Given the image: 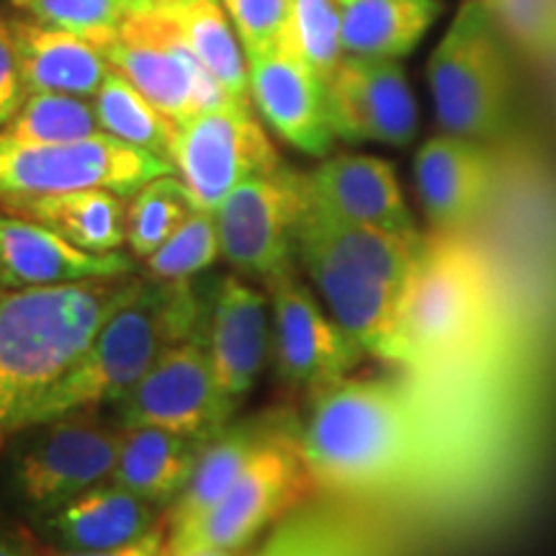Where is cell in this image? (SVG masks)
<instances>
[{"label": "cell", "instance_id": "obj_1", "mask_svg": "<svg viewBox=\"0 0 556 556\" xmlns=\"http://www.w3.org/2000/svg\"><path fill=\"white\" fill-rule=\"evenodd\" d=\"M137 283L139 278L119 276L5 291L0 302V446L37 426L41 407Z\"/></svg>", "mask_w": 556, "mask_h": 556}, {"label": "cell", "instance_id": "obj_2", "mask_svg": "<svg viewBox=\"0 0 556 556\" xmlns=\"http://www.w3.org/2000/svg\"><path fill=\"white\" fill-rule=\"evenodd\" d=\"M426 240L420 232L351 225L309 204L296 227V258L340 328L381 356Z\"/></svg>", "mask_w": 556, "mask_h": 556}, {"label": "cell", "instance_id": "obj_3", "mask_svg": "<svg viewBox=\"0 0 556 556\" xmlns=\"http://www.w3.org/2000/svg\"><path fill=\"white\" fill-rule=\"evenodd\" d=\"M312 397L299 441L319 490L364 495L384 490L407 469L415 417L400 387L343 377Z\"/></svg>", "mask_w": 556, "mask_h": 556}, {"label": "cell", "instance_id": "obj_4", "mask_svg": "<svg viewBox=\"0 0 556 556\" xmlns=\"http://www.w3.org/2000/svg\"><path fill=\"white\" fill-rule=\"evenodd\" d=\"M206 323V307L191 278H139L137 289L99 330L88 353L41 407L37 426L62 415L116 405L168 348Z\"/></svg>", "mask_w": 556, "mask_h": 556}, {"label": "cell", "instance_id": "obj_5", "mask_svg": "<svg viewBox=\"0 0 556 556\" xmlns=\"http://www.w3.org/2000/svg\"><path fill=\"white\" fill-rule=\"evenodd\" d=\"M484 312L482 263L456 235L438 232L426 240L381 358L413 368L446 364L475 343Z\"/></svg>", "mask_w": 556, "mask_h": 556}, {"label": "cell", "instance_id": "obj_6", "mask_svg": "<svg viewBox=\"0 0 556 556\" xmlns=\"http://www.w3.org/2000/svg\"><path fill=\"white\" fill-rule=\"evenodd\" d=\"M510 41L482 0H464L428 62L435 116L446 135L486 142L513 111Z\"/></svg>", "mask_w": 556, "mask_h": 556}, {"label": "cell", "instance_id": "obj_7", "mask_svg": "<svg viewBox=\"0 0 556 556\" xmlns=\"http://www.w3.org/2000/svg\"><path fill=\"white\" fill-rule=\"evenodd\" d=\"M13 438L5 482L24 510L45 518L114 477L124 428L99 420L90 409H78Z\"/></svg>", "mask_w": 556, "mask_h": 556}, {"label": "cell", "instance_id": "obj_8", "mask_svg": "<svg viewBox=\"0 0 556 556\" xmlns=\"http://www.w3.org/2000/svg\"><path fill=\"white\" fill-rule=\"evenodd\" d=\"M173 170L170 160L106 131L65 144L24 142L0 131V208L80 189H109L129 197Z\"/></svg>", "mask_w": 556, "mask_h": 556}, {"label": "cell", "instance_id": "obj_9", "mask_svg": "<svg viewBox=\"0 0 556 556\" xmlns=\"http://www.w3.org/2000/svg\"><path fill=\"white\" fill-rule=\"evenodd\" d=\"M319 490L304 458L299 430L283 420L274 435L250 458L245 471L232 484L225 500L170 552L191 546H212L240 552L258 533L287 518L309 495Z\"/></svg>", "mask_w": 556, "mask_h": 556}, {"label": "cell", "instance_id": "obj_10", "mask_svg": "<svg viewBox=\"0 0 556 556\" xmlns=\"http://www.w3.org/2000/svg\"><path fill=\"white\" fill-rule=\"evenodd\" d=\"M101 50L111 70L176 124L232 101L186 45L176 21L157 9L129 13Z\"/></svg>", "mask_w": 556, "mask_h": 556}, {"label": "cell", "instance_id": "obj_11", "mask_svg": "<svg viewBox=\"0 0 556 556\" xmlns=\"http://www.w3.org/2000/svg\"><path fill=\"white\" fill-rule=\"evenodd\" d=\"M114 407L122 428L152 426L206 443L219 435L238 405L214 374L206 323L184 343L168 348Z\"/></svg>", "mask_w": 556, "mask_h": 556}, {"label": "cell", "instance_id": "obj_12", "mask_svg": "<svg viewBox=\"0 0 556 556\" xmlns=\"http://www.w3.org/2000/svg\"><path fill=\"white\" fill-rule=\"evenodd\" d=\"M170 163L189 189L193 206L208 212L248 178L266 176L283 165L253 106L240 101H225L178 124Z\"/></svg>", "mask_w": 556, "mask_h": 556}, {"label": "cell", "instance_id": "obj_13", "mask_svg": "<svg viewBox=\"0 0 556 556\" xmlns=\"http://www.w3.org/2000/svg\"><path fill=\"white\" fill-rule=\"evenodd\" d=\"M309 206L307 173L281 165L248 178L214 208L219 253L240 276L266 281L294 266L296 227Z\"/></svg>", "mask_w": 556, "mask_h": 556}, {"label": "cell", "instance_id": "obj_14", "mask_svg": "<svg viewBox=\"0 0 556 556\" xmlns=\"http://www.w3.org/2000/svg\"><path fill=\"white\" fill-rule=\"evenodd\" d=\"M274 315V358L283 384L317 389L343 379L361 361V348L338 319L328 315L315 294L296 278L294 266L266 278Z\"/></svg>", "mask_w": 556, "mask_h": 556}, {"label": "cell", "instance_id": "obj_15", "mask_svg": "<svg viewBox=\"0 0 556 556\" xmlns=\"http://www.w3.org/2000/svg\"><path fill=\"white\" fill-rule=\"evenodd\" d=\"M325 90L330 127L345 142L405 148L415 139L417 103L397 60L345 54Z\"/></svg>", "mask_w": 556, "mask_h": 556}, {"label": "cell", "instance_id": "obj_16", "mask_svg": "<svg viewBox=\"0 0 556 556\" xmlns=\"http://www.w3.org/2000/svg\"><path fill=\"white\" fill-rule=\"evenodd\" d=\"M250 101L276 137L304 155L323 157L336 144L328 116V90L307 62L283 50L248 60Z\"/></svg>", "mask_w": 556, "mask_h": 556}, {"label": "cell", "instance_id": "obj_17", "mask_svg": "<svg viewBox=\"0 0 556 556\" xmlns=\"http://www.w3.org/2000/svg\"><path fill=\"white\" fill-rule=\"evenodd\" d=\"M268 296L242 276H225L206 315V340L219 387L235 405L248 397L270 356Z\"/></svg>", "mask_w": 556, "mask_h": 556}, {"label": "cell", "instance_id": "obj_18", "mask_svg": "<svg viewBox=\"0 0 556 556\" xmlns=\"http://www.w3.org/2000/svg\"><path fill=\"white\" fill-rule=\"evenodd\" d=\"M129 274L135 263L119 250L88 253L50 227L0 208V278L9 291Z\"/></svg>", "mask_w": 556, "mask_h": 556}, {"label": "cell", "instance_id": "obj_19", "mask_svg": "<svg viewBox=\"0 0 556 556\" xmlns=\"http://www.w3.org/2000/svg\"><path fill=\"white\" fill-rule=\"evenodd\" d=\"M309 204L351 225L417 232L392 165L374 155H336L307 173Z\"/></svg>", "mask_w": 556, "mask_h": 556}, {"label": "cell", "instance_id": "obj_20", "mask_svg": "<svg viewBox=\"0 0 556 556\" xmlns=\"http://www.w3.org/2000/svg\"><path fill=\"white\" fill-rule=\"evenodd\" d=\"M492 176V157L475 139L438 135L417 150V193L430 225L443 235L462 232L482 214Z\"/></svg>", "mask_w": 556, "mask_h": 556}, {"label": "cell", "instance_id": "obj_21", "mask_svg": "<svg viewBox=\"0 0 556 556\" xmlns=\"http://www.w3.org/2000/svg\"><path fill=\"white\" fill-rule=\"evenodd\" d=\"M26 93H67L96 99L111 73L99 45L24 16H9Z\"/></svg>", "mask_w": 556, "mask_h": 556}, {"label": "cell", "instance_id": "obj_22", "mask_svg": "<svg viewBox=\"0 0 556 556\" xmlns=\"http://www.w3.org/2000/svg\"><path fill=\"white\" fill-rule=\"evenodd\" d=\"M157 507L122 484L101 482L67 505L41 518V526L62 548L75 552H109L144 539L163 518Z\"/></svg>", "mask_w": 556, "mask_h": 556}, {"label": "cell", "instance_id": "obj_23", "mask_svg": "<svg viewBox=\"0 0 556 556\" xmlns=\"http://www.w3.org/2000/svg\"><path fill=\"white\" fill-rule=\"evenodd\" d=\"M283 420L278 417H250L242 422H229L219 435L201 448L197 469L180 492L170 513L165 516L170 531V544H178L217 507L238 477L245 471L250 458L258 454L263 443L276 433Z\"/></svg>", "mask_w": 556, "mask_h": 556}, {"label": "cell", "instance_id": "obj_24", "mask_svg": "<svg viewBox=\"0 0 556 556\" xmlns=\"http://www.w3.org/2000/svg\"><path fill=\"white\" fill-rule=\"evenodd\" d=\"M206 441L163 428H124L114 482L152 505H173L197 469Z\"/></svg>", "mask_w": 556, "mask_h": 556}, {"label": "cell", "instance_id": "obj_25", "mask_svg": "<svg viewBox=\"0 0 556 556\" xmlns=\"http://www.w3.org/2000/svg\"><path fill=\"white\" fill-rule=\"evenodd\" d=\"M345 54L358 58H405L420 45L441 0H338Z\"/></svg>", "mask_w": 556, "mask_h": 556}, {"label": "cell", "instance_id": "obj_26", "mask_svg": "<svg viewBox=\"0 0 556 556\" xmlns=\"http://www.w3.org/2000/svg\"><path fill=\"white\" fill-rule=\"evenodd\" d=\"M5 212L50 227L88 253H114L127 242V204L109 189H80L21 201Z\"/></svg>", "mask_w": 556, "mask_h": 556}, {"label": "cell", "instance_id": "obj_27", "mask_svg": "<svg viewBox=\"0 0 556 556\" xmlns=\"http://www.w3.org/2000/svg\"><path fill=\"white\" fill-rule=\"evenodd\" d=\"M157 11L168 13L212 78L232 101L250 103L248 54L222 0H165Z\"/></svg>", "mask_w": 556, "mask_h": 556}, {"label": "cell", "instance_id": "obj_28", "mask_svg": "<svg viewBox=\"0 0 556 556\" xmlns=\"http://www.w3.org/2000/svg\"><path fill=\"white\" fill-rule=\"evenodd\" d=\"M101 131L170 160V144L178 124L168 119L148 96L137 90L122 73L111 70L93 99Z\"/></svg>", "mask_w": 556, "mask_h": 556}, {"label": "cell", "instance_id": "obj_29", "mask_svg": "<svg viewBox=\"0 0 556 556\" xmlns=\"http://www.w3.org/2000/svg\"><path fill=\"white\" fill-rule=\"evenodd\" d=\"M193 208L197 206L189 189L173 173L144 184L127 206V242L131 255L150 258L170 240V235L184 225Z\"/></svg>", "mask_w": 556, "mask_h": 556}, {"label": "cell", "instance_id": "obj_30", "mask_svg": "<svg viewBox=\"0 0 556 556\" xmlns=\"http://www.w3.org/2000/svg\"><path fill=\"white\" fill-rule=\"evenodd\" d=\"M0 131L24 142L65 144L101 135L96 106L67 93H29L18 114Z\"/></svg>", "mask_w": 556, "mask_h": 556}, {"label": "cell", "instance_id": "obj_31", "mask_svg": "<svg viewBox=\"0 0 556 556\" xmlns=\"http://www.w3.org/2000/svg\"><path fill=\"white\" fill-rule=\"evenodd\" d=\"M278 45L315 70L328 86L345 58L338 0H291V13Z\"/></svg>", "mask_w": 556, "mask_h": 556}, {"label": "cell", "instance_id": "obj_32", "mask_svg": "<svg viewBox=\"0 0 556 556\" xmlns=\"http://www.w3.org/2000/svg\"><path fill=\"white\" fill-rule=\"evenodd\" d=\"M255 556H368L364 536L330 510H294Z\"/></svg>", "mask_w": 556, "mask_h": 556}, {"label": "cell", "instance_id": "obj_33", "mask_svg": "<svg viewBox=\"0 0 556 556\" xmlns=\"http://www.w3.org/2000/svg\"><path fill=\"white\" fill-rule=\"evenodd\" d=\"M18 16L37 21L103 47L114 39L129 9L124 0H11Z\"/></svg>", "mask_w": 556, "mask_h": 556}, {"label": "cell", "instance_id": "obj_34", "mask_svg": "<svg viewBox=\"0 0 556 556\" xmlns=\"http://www.w3.org/2000/svg\"><path fill=\"white\" fill-rule=\"evenodd\" d=\"M219 235L217 217L208 208H193L170 240L144 258L150 278L160 281H180L201 274L219 258Z\"/></svg>", "mask_w": 556, "mask_h": 556}, {"label": "cell", "instance_id": "obj_35", "mask_svg": "<svg viewBox=\"0 0 556 556\" xmlns=\"http://www.w3.org/2000/svg\"><path fill=\"white\" fill-rule=\"evenodd\" d=\"M505 39L528 58L556 52V0H482Z\"/></svg>", "mask_w": 556, "mask_h": 556}, {"label": "cell", "instance_id": "obj_36", "mask_svg": "<svg viewBox=\"0 0 556 556\" xmlns=\"http://www.w3.org/2000/svg\"><path fill=\"white\" fill-rule=\"evenodd\" d=\"M248 60L278 47L291 13V0H222Z\"/></svg>", "mask_w": 556, "mask_h": 556}, {"label": "cell", "instance_id": "obj_37", "mask_svg": "<svg viewBox=\"0 0 556 556\" xmlns=\"http://www.w3.org/2000/svg\"><path fill=\"white\" fill-rule=\"evenodd\" d=\"M26 86L21 78L16 45L9 26V16L0 13V129L9 127V122L18 114L26 101Z\"/></svg>", "mask_w": 556, "mask_h": 556}, {"label": "cell", "instance_id": "obj_38", "mask_svg": "<svg viewBox=\"0 0 556 556\" xmlns=\"http://www.w3.org/2000/svg\"><path fill=\"white\" fill-rule=\"evenodd\" d=\"M26 541H29L34 556H165V552L170 548V531H168V520L163 518L155 531H150L144 539L119 548H109V552H75V548L45 546L34 539H26Z\"/></svg>", "mask_w": 556, "mask_h": 556}, {"label": "cell", "instance_id": "obj_39", "mask_svg": "<svg viewBox=\"0 0 556 556\" xmlns=\"http://www.w3.org/2000/svg\"><path fill=\"white\" fill-rule=\"evenodd\" d=\"M0 556H34L29 541H13L0 536Z\"/></svg>", "mask_w": 556, "mask_h": 556}, {"label": "cell", "instance_id": "obj_40", "mask_svg": "<svg viewBox=\"0 0 556 556\" xmlns=\"http://www.w3.org/2000/svg\"><path fill=\"white\" fill-rule=\"evenodd\" d=\"M170 556H238V552H227V548H212V546H191L184 552H170Z\"/></svg>", "mask_w": 556, "mask_h": 556}, {"label": "cell", "instance_id": "obj_41", "mask_svg": "<svg viewBox=\"0 0 556 556\" xmlns=\"http://www.w3.org/2000/svg\"><path fill=\"white\" fill-rule=\"evenodd\" d=\"M124 3H127L129 13H135V11H155L165 3V0H124Z\"/></svg>", "mask_w": 556, "mask_h": 556}, {"label": "cell", "instance_id": "obj_42", "mask_svg": "<svg viewBox=\"0 0 556 556\" xmlns=\"http://www.w3.org/2000/svg\"><path fill=\"white\" fill-rule=\"evenodd\" d=\"M5 291H9V289H5V283H3V278H0V302H3V296H5Z\"/></svg>", "mask_w": 556, "mask_h": 556}, {"label": "cell", "instance_id": "obj_43", "mask_svg": "<svg viewBox=\"0 0 556 556\" xmlns=\"http://www.w3.org/2000/svg\"><path fill=\"white\" fill-rule=\"evenodd\" d=\"M11 3V0H0V9H3V5H9Z\"/></svg>", "mask_w": 556, "mask_h": 556}, {"label": "cell", "instance_id": "obj_44", "mask_svg": "<svg viewBox=\"0 0 556 556\" xmlns=\"http://www.w3.org/2000/svg\"><path fill=\"white\" fill-rule=\"evenodd\" d=\"M165 556H170V548H168V552H165Z\"/></svg>", "mask_w": 556, "mask_h": 556}]
</instances>
